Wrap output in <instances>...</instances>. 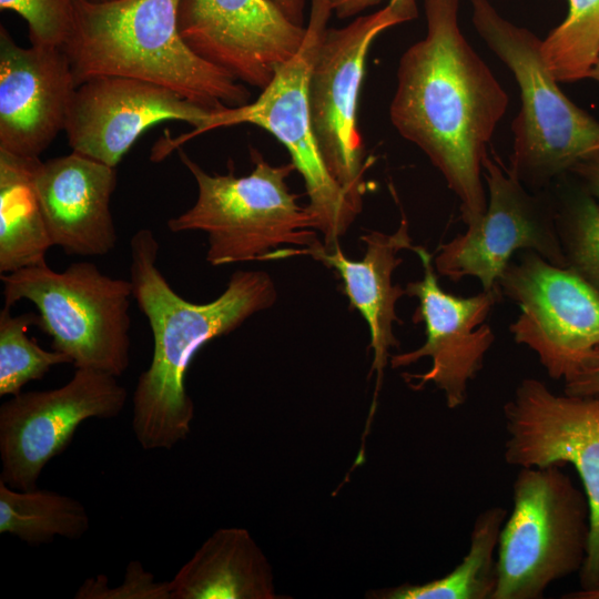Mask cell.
Instances as JSON below:
<instances>
[{
	"label": "cell",
	"mask_w": 599,
	"mask_h": 599,
	"mask_svg": "<svg viewBox=\"0 0 599 599\" xmlns=\"http://www.w3.org/2000/svg\"><path fill=\"white\" fill-rule=\"evenodd\" d=\"M562 467H521L517 474L512 511L498 541L493 599H539L552 582L581 570L590 538L589 502Z\"/></svg>",
	"instance_id": "52a82bcc"
},
{
	"label": "cell",
	"mask_w": 599,
	"mask_h": 599,
	"mask_svg": "<svg viewBox=\"0 0 599 599\" xmlns=\"http://www.w3.org/2000/svg\"><path fill=\"white\" fill-rule=\"evenodd\" d=\"M560 200L556 226L566 266L599 294V202L585 189L564 192Z\"/></svg>",
	"instance_id": "484cf974"
},
{
	"label": "cell",
	"mask_w": 599,
	"mask_h": 599,
	"mask_svg": "<svg viewBox=\"0 0 599 599\" xmlns=\"http://www.w3.org/2000/svg\"><path fill=\"white\" fill-rule=\"evenodd\" d=\"M333 13L337 18L346 19L379 3L382 0H331ZM389 2L403 6L412 11H417L416 0H389Z\"/></svg>",
	"instance_id": "4dcf8cb0"
},
{
	"label": "cell",
	"mask_w": 599,
	"mask_h": 599,
	"mask_svg": "<svg viewBox=\"0 0 599 599\" xmlns=\"http://www.w3.org/2000/svg\"><path fill=\"white\" fill-rule=\"evenodd\" d=\"M294 23L303 26L305 0H271Z\"/></svg>",
	"instance_id": "1f68e13d"
},
{
	"label": "cell",
	"mask_w": 599,
	"mask_h": 599,
	"mask_svg": "<svg viewBox=\"0 0 599 599\" xmlns=\"http://www.w3.org/2000/svg\"><path fill=\"white\" fill-rule=\"evenodd\" d=\"M505 461L511 466L572 465L590 509V538L580 590L599 586V397L557 395L525 378L504 405Z\"/></svg>",
	"instance_id": "30bf717a"
},
{
	"label": "cell",
	"mask_w": 599,
	"mask_h": 599,
	"mask_svg": "<svg viewBox=\"0 0 599 599\" xmlns=\"http://www.w3.org/2000/svg\"><path fill=\"white\" fill-rule=\"evenodd\" d=\"M566 19L541 40V55L558 82L589 77L599 59V0H568Z\"/></svg>",
	"instance_id": "cb8c5ba5"
},
{
	"label": "cell",
	"mask_w": 599,
	"mask_h": 599,
	"mask_svg": "<svg viewBox=\"0 0 599 599\" xmlns=\"http://www.w3.org/2000/svg\"><path fill=\"white\" fill-rule=\"evenodd\" d=\"M126 398L116 376L90 368H75L59 388L12 396L0 407V479L13 489L37 488L43 467L67 449L80 424L116 417Z\"/></svg>",
	"instance_id": "4fadbf2b"
},
{
	"label": "cell",
	"mask_w": 599,
	"mask_h": 599,
	"mask_svg": "<svg viewBox=\"0 0 599 599\" xmlns=\"http://www.w3.org/2000/svg\"><path fill=\"white\" fill-rule=\"evenodd\" d=\"M89 526L80 501L53 490L13 489L0 479V534L37 546L51 542L55 536L79 539Z\"/></svg>",
	"instance_id": "603a6c76"
},
{
	"label": "cell",
	"mask_w": 599,
	"mask_h": 599,
	"mask_svg": "<svg viewBox=\"0 0 599 599\" xmlns=\"http://www.w3.org/2000/svg\"><path fill=\"white\" fill-rule=\"evenodd\" d=\"M160 244L150 229L130 241L133 298L153 337L150 366L133 393V432L143 449H171L191 432L194 405L185 374L210 341L238 328L252 315L274 305L275 284L264 271H235L223 293L197 304L180 296L158 266Z\"/></svg>",
	"instance_id": "7a4b0ae2"
},
{
	"label": "cell",
	"mask_w": 599,
	"mask_h": 599,
	"mask_svg": "<svg viewBox=\"0 0 599 599\" xmlns=\"http://www.w3.org/2000/svg\"><path fill=\"white\" fill-rule=\"evenodd\" d=\"M423 266V277L406 285V295L416 297L414 323H424L426 339L417 349L393 355V368L404 367L429 357L430 368L423 374H404L413 389L434 384L445 395L450 409L467 399V388L483 369L487 352L496 336L486 323L494 305L501 300L499 291H483L463 297L445 292L433 263V255L423 246H413Z\"/></svg>",
	"instance_id": "5bb4252c"
},
{
	"label": "cell",
	"mask_w": 599,
	"mask_h": 599,
	"mask_svg": "<svg viewBox=\"0 0 599 599\" xmlns=\"http://www.w3.org/2000/svg\"><path fill=\"white\" fill-rule=\"evenodd\" d=\"M0 278L4 305L31 302L52 349L68 355L75 368L116 377L128 369L131 280L111 277L91 262H74L62 272L48 264L30 266Z\"/></svg>",
	"instance_id": "ba28073f"
},
{
	"label": "cell",
	"mask_w": 599,
	"mask_h": 599,
	"mask_svg": "<svg viewBox=\"0 0 599 599\" xmlns=\"http://www.w3.org/2000/svg\"><path fill=\"white\" fill-rule=\"evenodd\" d=\"M91 1H94V2H104V1H111V0H91Z\"/></svg>",
	"instance_id": "e575fe53"
},
{
	"label": "cell",
	"mask_w": 599,
	"mask_h": 599,
	"mask_svg": "<svg viewBox=\"0 0 599 599\" xmlns=\"http://www.w3.org/2000/svg\"><path fill=\"white\" fill-rule=\"evenodd\" d=\"M172 599L271 598L265 559L245 529L215 531L169 581Z\"/></svg>",
	"instance_id": "ffe728a7"
},
{
	"label": "cell",
	"mask_w": 599,
	"mask_h": 599,
	"mask_svg": "<svg viewBox=\"0 0 599 599\" xmlns=\"http://www.w3.org/2000/svg\"><path fill=\"white\" fill-rule=\"evenodd\" d=\"M588 78H591V79L596 80L599 83V59L597 60V62L592 67L591 71L589 72Z\"/></svg>",
	"instance_id": "836d02e7"
},
{
	"label": "cell",
	"mask_w": 599,
	"mask_h": 599,
	"mask_svg": "<svg viewBox=\"0 0 599 599\" xmlns=\"http://www.w3.org/2000/svg\"><path fill=\"white\" fill-rule=\"evenodd\" d=\"M562 598L573 599H599V586L588 590H577L571 593H566Z\"/></svg>",
	"instance_id": "d6a6232c"
},
{
	"label": "cell",
	"mask_w": 599,
	"mask_h": 599,
	"mask_svg": "<svg viewBox=\"0 0 599 599\" xmlns=\"http://www.w3.org/2000/svg\"><path fill=\"white\" fill-rule=\"evenodd\" d=\"M77 599H172L169 582H158L139 561L126 567L123 583L116 588L108 587L105 576L89 578L79 588Z\"/></svg>",
	"instance_id": "83f0119b"
},
{
	"label": "cell",
	"mask_w": 599,
	"mask_h": 599,
	"mask_svg": "<svg viewBox=\"0 0 599 599\" xmlns=\"http://www.w3.org/2000/svg\"><path fill=\"white\" fill-rule=\"evenodd\" d=\"M177 24L199 57L261 90L306 34L271 0H181Z\"/></svg>",
	"instance_id": "9a60e30c"
},
{
	"label": "cell",
	"mask_w": 599,
	"mask_h": 599,
	"mask_svg": "<svg viewBox=\"0 0 599 599\" xmlns=\"http://www.w3.org/2000/svg\"><path fill=\"white\" fill-rule=\"evenodd\" d=\"M332 13L331 0H311L309 20L302 47L291 60L277 68L272 81L254 102L212 111L200 129L176 138L166 134L151 151V160L160 162L184 142L214 129L248 123L266 130L286 148L295 171L302 175L308 196L307 206L327 250L338 244L339 237L361 213L329 173L311 120L309 77Z\"/></svg>",
	"instance_id": "8992f818"
},
{
	"label": "cell",
	"mask_w": 599,
	"mask_h": 599,
	"mask_svg": "<svg viewBox=\"0 0 599 599\" xmlns=\"http://www.w3.org/2000/svg\"><path fill=\"white\" fill-rule=\"evenodd\" d=\"M483 176L488 189L486 211L438 247L433 257L436 273L455 283L476 277L483 291L500 292L499 280L518 251L536 252L566 267L550 196L528 191L496 155L485 156Z\"/></svg>",
	"instance_id": "7c38bea8"
},
{
	"label": "cell",
	"mask_w": 599,
	"mask_h": 599,
	"mask_svg": "<svg viewBox=\"0 0 599 599\" xmlns=\"http://www.w3.org/2000/svg\"><path fill=\"white\" fill-rule=\"evenodd\" d=\"M417 13L388 2L343 28H328L313 63L308 100L314 135L329 173L361 211L367 162L356 113L366 57L379 33Z\"/></svg>",
	"instance_id": "8fae6325"
},
{
	"label": "cell",
	"mask_w": 599,
	"mask_h": 599,
	"mask_svg": "<svg viewBox=\"0 0 599 599\" xmlns=\"http://www.w3.org/2000/svg\"><path fill=\"white\" fill-rule=\"evenodd\" d=\"M469 1L477 33L512 72L520 90L508 169L525 186L546 187L599 152V122L560 90L536 34L502 18L488 0Z\"/></svg>",
	"instance_id": "5b68a950"
},
{
	"label": "cell",
	"mask_w": 599,
	"mask_h": 599,
	"mask_svg": "<svg viewBox=\"0 0 599 599\" xmlns=\"http://www.w3.org/2000/svg\"><path fill=\"white\" fill-rule=\"evenodd\" d=\"M34 159L0 150V275L47 264L54 246L32 185Z\"/></svg>",
	"instance_id": "44dd1931"
},
{
	"label": "cell",
	"mask_w": 599,
	"mask_h": 599,
	"mask_svg": "<svg viewBox=\"0 0 599 599\" xmlns=\"http://www.w3.org/2000/svg\"><path fill=\"white\" fill-rule=\"evenodd\" d=\"M211 112L158 84L122 77H97L77 87L64 132L73 152L115 167L152 125L183 121L197 130Z\"/></svg>",
	"instance_id": "2e32d148"
},
{
	"label": "cell",
	"mask_w": 599,
	"mask_h": 599,
	"mask_svg": "<svg viewBox=\"0 0 599 599\" xmlns=\"http://www.w3.org/2000/svg\"><path fill=\"white\" fill-rule=\"evenodd\" d=\"M564 393L599 397V362L565 382Z\"/></svg>",
	"instance_id": "f1b7e54d"
},
{
	"label": "cell",
	"mask_w": 599,
	"mask_h": 599,
	"mask_svg": "<svg viewBox=\"0 0 599 599\" xmlns=\"http://www.w3.org/2000/svg\"><path fill=\"white\" fill-rule=\"evenodd\" d=\"M40 316L33 312L11 314V307L0 311V396H14L31 382L41 379L53 366L72 364L71 358L57 351H45L29 338L27 331L39 326Z\"/></svg>",
	"instance_id": "d4e9b609"
},
{
	"label": "cell",
	"mask_w": 599,
	"mask_h": 599,
	"mask_svg": "<svg viewBox=\"0 0 599 599\" xmlns=\"http://www.w3.org/2000/svg\"><path fill=\"white\" fill-rule=\"evenodd\" d=\"M361 240L365 243V254L359 261L349 260L338 244L327 250L322 243L303 248L283 247L271 253L265 261L308 255L337 272L351 307L357 309L367 323L369 347L374 353L372 369L377 372L379 386L389 351L399 345L393 333V324L400 322L396 304L406 295L405 288L393 284L392 276L403 262L398 253L412 250L414 245L404 214L394 233L372 231Z\"/></svg>",
	"instance_id": "d6986e66"
},
{
	"label": "cell",
	"mask_w": 599,
	"mask_h": 599,
	"mask_svg": "<svg viewBox=\"0 0 599 599\" xmlns=\"http://www.w3.org/2000/svg\"><path fill=\"white\" fill-rule=\"evenodd\" d=\"M181 0H73L62 44L77 87L97 77L158 84L211 111L248 103L250 90L199 57L179 31Z\"/></svg>",
	"instance_id": "3957f363"
},
{
	"label": "cell",
	"mask_w": 599,
	"mask_h": 599,
	"mask_svg": "<svg viewBox=\"0 0 599 599\" xmlns=\"http://www.w3.org/2000/svg\"><path fill=\"white\" fill-rule=\"evenodd\" d=\"M0 9L24 19L32 45L61 48L72 26L73 0H0Z\"/></svg>",
	"instance_id": "4316f807"
},
{
	"label": "cell",
	"mask_w": 599,
	"mask_h": 599,
	"mask_svg": "<svg viewBox=\"0 0 599 599\" xmlns=\"http://www.w3.org/2000/svg\"><path fill=\"white\" fill-rule=\"evenodd\" d=\"M501 295L519 315L509 325L554 379L569 380L599 362V294L569 267L522 251L500 280Z\"/></svg>",
	"instance_id": "9c48e42d"
},
{
	"label": "cell",
	"mask_w": 599,
	"mask_h": 599,
	"mask_svg": "<svg viewBox=\"0 0 599 599\" xmlns=\"http://www.w3.org/2000/svg\"><path fill=\"white\" fill-rule=\"evenodd\" d=\"M426 37L397 69L389 116L456 194L468 225L486 211L483 161L508 95L458 26L459 0H424Z\"/></svg>",
	"instance_id": "6da1fadb"
},
{
	"label": "cell",
	"mask_w": 599,
	"mask_h": 599,
	"mask_svg": "<svg viewBox=\"0 0 599 599\" xmlns=\"http://www.w3.org/2000/svg\"><path fill=\"white\" fill-rule=\"evenodd\" d=\"M569 172L573 173L582 182L585 190L599 202V152L582 159Z\"/></svg>",
	"instance_id": "f546056e"
},
{
	"label": "cell",
	"mask_w": 599,
	"mask_h": 599,
	"mask_svg": "<svg viewBox=\"0 0 599 599\" xmlns=\"http://www.w3.org/2000/svg\"><path fill=\"white\" fill-rule=\"evenodd\" d=\"M507 510L494 506L474 522L467 554L453 571L423 585H403L382 593L387 599H493L497 585V548Z\"/></svg>",
	"instance_id": "7402d4cb"
},
{
	"label": "cell",
	"mask_w": 599,
	"mask_h": 599,
	"mask_svg": "<svg viewBox=\"0 0 599 599\" xmlns=\"http://www.w3.org/2000/svg\"><path fill=\"white\" fill-rule=\"evenodd\" d=\"M32 185L54 246L70 256H103L115 247V167L73 151L44 162L35 158Z\"/></svg>",
	"instance_id": "ac0fdd59"
},
{
	"label": "cell",
	"mask_w": 599,
	"mask_h": 599,
	"mask_svg": "<svg viewBox=\"0 0 599 599\" xmlns=\"http://www.w3.org/2000/svg\"><path fill=\"white\" fill-rule=\"evenodd\" d=\"M177 153L195 179L197 197L192 207L170 219L167 227L173 233L204 232L210 265L265 261L283 247L321 243L314 215L287 185L295 171L292 162L273 165L252 150L253 170L235 176L233 171L209 174L181 148Z\"/></svg>",
	"instance_id": "277c9868"
},
{
	"label": "cell",
	"mask_w": 599,
	"mask_h": 599,
	"mask_svg": "<svg viewBox=\"0 0 599 599\" xmlns=\"http://www.w3.org/2000/svg\"><path fill=\"white\" fill-rule=\"evenodd\" d=\"M75 89L62 48H22L0 26V150L39 158L64 131Z\"/></svg>",
	"instance_id": "e0dca14e"
}]
</instances>
